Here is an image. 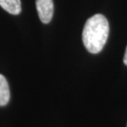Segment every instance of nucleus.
I'll list each match as a JSON object with an SVG mask.
<instances>
[{
    "label": "nucleus",
    "mask_w": 127,
    "mask_h": 127,
    "mask_svg": "<svg viewBox=\"0 0 127 127\" xmlns=\"http://www.w3.org/2000/svg\"><path fill=\"white\" fill-rule=\"evenodd\" d=\"M109 35L107 19L101 14L91 17L83 27V42L85 48L92 54H97L103 49Z\"/></svg>",
    "instance_id": "nucleus-1"
},
{
    "label": "nucleus",
    "mask_w": 127,
    "mask_h": 127,
    "mask_svg": "<svg viewBox=\"0 0 127 127\" xmlns=\"http://www.w3.org/2000/svg\"><path fill=\"white\" fill-rule=\"evenodd\" d=\"M124 63H125V64L127 65V47L126 49V53H125V55H124Z\"/></svg>",
    "instance_id": "nucleus-5"
},
{
    "label": "nucleus",
    "mask_w": 127,
    "mask_h": 127,
    "mask_svg": "<svg viewBox=\"0 0 127 127\" xmlns=\"http://www.w3.org/2000/svg\"><path fill=\"white\" fill-rule=\"evenodd\" d=\"M35 5L40 20L43 23H49L54 13L53 0H35Z\"/></svg>",
    "instance_id": "nucleus-2"
},
{
    "label": "nucleus",
    "mask_w": 127,
    "mask_h": 127,
    "mask_svg": "<svg viewBox=\"0 0 127 127\" xmlns=\"http://www.w3.org/2000/svg\"><path fill=\"white\" fill-rule=\"evenodd\" d=\"M0 6L10 14L18 15L21 12V0H0Z\"/></svg>",
    "instance_id": "nucleus-3"
},
{
    "label": "nucleus",
    "mask_w": 127,
    "mask_h": 127,
    "mask_svg": "<svg viewBox=\"0 0 127 127\" xmlns=\"http://www.w3.org/2000/svg\"><path fill=\"white\" fill-rule=\"evenodd\" d=\"M10 99L8 83L3 75L0 74V106L7 105Z\"/></svg>",
    "instance_id": "nucleus-4"
}]
</instances>
